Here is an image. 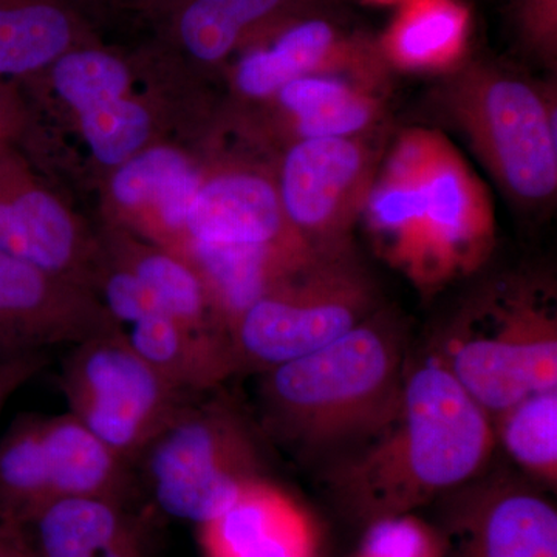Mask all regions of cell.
Listing matches in <instances>:
<instances>
[{"label": "cell", "instance_id": "4dcf8cb0", "mask_svg": "<svg viewBox=\"0 0 557 557\" xmlns=\"http://www.w3.org/2000/svg\"><path fill=\"white\" fill-rule=\"evenodd\" d=\"M14 116L9 95L0 87V138L14 129Z\"/></svg>", "mask_w": 557, "mask_h": 557}, {"label": "cell", "instance_id": "d4e9b609", "mask_svg": "<svg viewBox=\"0 0 557 557\" xmlns=\"http://www.w3.org/2000/svg\"><path fill=\"white\" fill-rule=\"evenodd\" d=\"M512 460L539 482H557V391L530 395L493 421Z\"/></svg>", "mask_w": 557, "mask_h": 557}, {"label": "cell", "instance_id": "277c9868", "mask_svg": "<svg viewBox=\"0 0 557 557\" xmlns=\"http://www.w3.org/2000/svg\"><path fill=\"white\" fill-rule=\"evenodd\" d=\"M429 354L491 420L530 395L557 391L555 288L527 274L487 282L458 307Z\"/></svg>", "mask_w": 557, "mask_h": 557}, {"label": "cell", "instance_id": "5bb4252c", "mask_svg": "<svg viewBox=\"0 0 557 557\" xmlns=\"http://www.w3.org/2000/svg\"><path fill=\"white\" fill-rule=\"evenodd\" d=\"M159 519L149 505L67 497L13 530L32 557H153Z\"/></svg>", "mask_w": 557, "mask_h": 557}, {"label": "cell", "instance_id": "ba28073f", "mask_svg": "<svg viewBox=\"0 0 557 557\" xmlns=\"http://www.w3.org/2000/svg\"><path fill=\"white\" fill-rule=\"evenodd\" d=\"M61 388L69 412L134 468L188 395L139 357L119 329L69 348Z\"/></svg>", "mask_w": 557, "mask_h": 557}, {"label": "cell", "instance_id": "9a60e30c", "mask_svg": "<svg viewBox=\"0 0 557 557\" xmlns=\"http://www.w3.org/2000/svg\"><path fill=\"white\" fill-rule=\"evenodd\" d=\"M0 251L90 292L97 277L95 255L69 212L28 185L5 153H0Z\"/></svg>", "mask_w": 557, "mask_h": 557}, {"label": "cell", "instance_id": "f546056e", "mask_svg": "<svg viewBox=\"0 0 557 557\" xmlns=\"http://www.w3.org/2000/svg\"><path fill=\"white\" fill-rule=\"evenodd\" d=\"M0 557H32L13 528L0 525Z\"/></svg>", "mask_w": 557, "mask_h": 557}, {"label": "cell", "instance_id": "52a82bcc", "mask_svg": "<svg viewBox=\"0 0 557 557\" xmlns=\"http://www.w3.org/2000/svg\"><path fill=\"white\" fill-rule=\"evenodd\" d=\"M379 309V287L354 244L317 249L230 330L237 375L263 373L329 346Z\"/></svg>", "mask_w": 557, "mask_h": 557}, {"label": "cell", "instance_id": "8992f818", "mask_svg": "<svg viewBox=\"0 0 557 557\" xmlns=\"http://www.w3.org/2000/svg\"><path fill=\"white\" fill-rule=\"evenodd\" d=\"M440 109L516 205L541 208L557 190V106L552 87L463 62L446 75Z\"/></svg>", "mask_w": 557, "mask_h": 557}, {"label": "cell", "instance_id": "4fadbf2b", "mask_svg": "<svg viewBox=\"0 0 557 557\" xmlns=\"http://www.w3.org/2000/svg\"><path fill=\"white\" fill-rule=\"evenodd\" d=\"M443 531L446 557H557V511L508 479L469 487Z\"/></svg>", "mask_w": 557, "mask_h": 557}, {"label": "cell", "instance_id": "d6986e66", "mask_svg": "<svg viewBox=\"0 0 557 557\" xmlns=\"http://www.w3.org/2000/svg\"><path fill=\"white\" fill-rule=\"evenodd\" d=\"M54 498L102 497L135 504L134 468L70 412L42 416Z\"/></svg>", "mask_w": 557, "mask_h": 557}, {"label": "cell", "instance_id": "9c48e42d", "mask_svg": "<svg viewBox=\"0 0 557 557\" xmlns=\"http://www.w3.org/2000/svg\"><path fill=\"white\" fill-rule=\"evenodd\" d=\"M366 137L311 138L288 145L276 186L293 230L311 248L351 244L383 149Z\"/></svg>", "mask_w": 557, "mask_h": 557}, {"label": "cell", "instance_id": "f1b7e54d", "mask_svg": "<svg viewBox=\"0 0 557 557\" xmlns=\"http://www.w3.org/2000/svg\"><path fill=\"white\" fill-rule=\"evenodd\" d=\"M46 366V354L0 361V413L10 398L39 375Z\"/></svg>", "mask_w": 557, "mask_h": 557}, {"label": "cell", "instance_id": "1f68e13d", "mask_svg": "<svg viewBox=\"0 0 557 557\" xmlns=\"http://www.w3.org/2000/svg\"><path fill=\"white\" fill-rule=\"evenodd\" d=\"M364 3H370V5H405V3L410 2V0H362Z\"/></svg>", "mask_w": 557, "mask_h": 557}, {"label": "cell", "instance_id": "83f0119b", "mask_svg": "<svg viewBox=\"0 0 557 557\" xmlns=\"http://www.w3.org/2000/svg\"><path fill=\"white\" fill-rule=\"evenodd\" d=\"M516 20L528 49L549 64L555 62L557 0H516Z\"/></svg>", "mask_w": 557, "mask_h": 557}, {"label": "cell", "instance_id": "cb8c5ba5", "mask_svg": "<svg viewBox=\"0 0 557 557\" xmlns=\"http://www.w3.org/2000/svg\"><path fill=\"white\" fill-rule=\"evenodd\" d=\"M119 259L115 260L116 265L135 274L171 317L186 327L230 343L203 282L185 259L153 249H135L124 252Z\"/></svg>", "mask_w": 557, "mask_h": 557}, {"label": "cell", "instance_id": "4316f807", "mask_svg": "<svg viewBox=\"0 0 557 557\" xmlns=\"http://www.w3.org/2000/svg\"><path fill=\"white\" fill-rule=\"evenodd\" d=\"M358 557H446V541L416 515L395 516L366 527Z\"/></svg>", "mask_w": 557, "mask_h": 557}, {"label": "cell", "instance_id": "30bf717a", "mask_svg": "<svg viewBox=\"0 0 557 557\" xmlns=\"http://www.w3.org/2000/svg\"><path fill=\"white\" fill-rule=\"evenodd\" d=\"M112 329L90 289L0 251V361L72 347Z\"/></svg>", "mask_w": 557, "mask_h": 557}, {"label": "cell", "instance_id": "44dd1931", "mask_svg": "<svg viewBox=\"0 0 557 557\" xmlns=\"http://www.w3.org/2000/svg\"><path fill=\"white\" fill-rule=\"evenodd\" d=\"M302 14L298 0H180L172 32L189 58L219 64Z\"/></svg>", "mask_w": 557, "mask_h": 557}, {"label": "cell", "instance_id": "ffe728a7", "mask_svg": "<svg viewBox=\"0 0 557 557\" xmlns=\"http://www.w3.org/2000/svg\"><path fill=\"white\" fill-rule=\"evenodd\" d=\"M469 28L471 16L460 0H410L376 46L391 70L448 75L465 62Z\"/></svg>", "mask_w": 557, "mask_h": 557}, {"label": "cell", "instance_id": "e0dca14e", "mask_svg": "<svg viewBox=\"0 0 557 557\" xmlns=\"http://www.w3.org/2000/svg\"><path fill=\"white\" fill-rule=\"evenodd\" d=\"M197 531L203 557H318L321 544L313 516L267 478Z\"/></svg>", "mask_w": 557, "mask_h": 557}, {"label": "cell", "instance_id": "6da1fadb", "mask_svg": "<svg viewBox=\"0 0 557 557\" xmlns=\"http://www.w3.org/2000/svg\"><path fill=\"white\" fill-rule=\"evenodd\" d=\"M496 432L485 409L434 355L408 366L397 408L329 469L330 493L355 522L413 515L486 467Z\"/></svg>", "mask_w": 557, "mask_h": 557}, {"label": "cell", "instance_id": "7c38bea8", "mask_svg": "<svg viewBox=\"0 0 557 557\" xmlns=\"http://www.w3.org/2000/svg\"><path fill=\"white\" fill-rule=\"evenodd\" d=\"M54 89L79 115L81 131L104 166H120L148 141V110L126 98L131 73L115 54L90 47L69 50L51 64Z\"/></svg>", "mask_w": 557, "mask_h": 557}, {"label": "cell", "instance_id": "484cf974", "mask_svg": "<svg viewBox=\"0 0 557 557\" xmlns=\"http://www.w3.org/2000/svg\"><path fill=\"white\" fill-rule=\"evenodd\" d=\"M193 170L189 160L172 148H150L124 161L113 175L110 193L123 207L156 201L172 183Z\"/></svg>", "mask_w": 557, "mask_h": 557}, {"label": "cell", "instance_id": "7a4b0ae2", "mask_svg": "<svg viewBox=\"0 0 557 557\" xmlns=\"http://www.w3.org/2000/svg\"><path fill=\"white\" fill-rule=\"evenodd\" d=\"M376 252L424 296L482 269L496 244L486 186L442 132L403 131L361 218Z\"/></svg>", "mask_w": 557, "mask_h": 557}, {"label": "cell", "instance_id": "7402d4cb", "mask_svg": "<svg viewBox=\"0 0 557 557\" xmlns=\"http://www.w3.org/2000/svg\"><path fill=\"white\" fill-rule=\"evenodd\" d=\"M78 38L65 0H0V78L50 67Z\"/></svg>", "mask_w": 557, "mask_h": 557}, {"label": "cell", "instance_id": "2e32d148", "mask_svg": "<svg viewBox=\"0 0 557 557\" xmlns=\"http://www.w3.org/2000/svg\"><path fill=\"white\" fill-rule=\"evenodd\" d=\"M182 231V247L311 248L285 218L276 180L255 171H226L201 182Z\"/></svg>", "mask_w": 557, "mask_h": 557}, {"label": "cell", "instance_id": "5b68a950", "mask_svg": "<svg viewBox=\"0 0 557 557\" xmlns=\"http://www.w3.org/2000/svg\"><path fill=\"white\" fill-rule=\"evenodd\" d=\"M215 391L188 399L135 460L138 487L160 518L203 525L265 478L255 426Z\"/></svg>", "mask_w": 557, "mask_h": 557}, {"label": "cell", "instance_id": "3957f363", "mask_svg": "<svg viewBox=\"0 0 557 557\" xmlns=\"http://www.w3.org/2000/svg\"><path fill=\"white\" fill-rule=\"evenodd\" d=\"M406 359L403 325L376 310L329 346L260 373V426L304 458L346 456L394 413Z\"/></svg>", "mask_w": 557, "mask_h": 557}, {"label": "cell", "instance_id": "ac0fdd59", "mask_svg": "<svg viewBox=\"0 0 557 557\" xmlns=\"http://www.w3.org/2000/svg\"><path fill=\"white\" fill-rule=\"evenodd\" d=\"M383 86L346 75H314L292 81L273 101L288 145L302 139L366 137L384 116Z\"/></svg>", "mask_w": 557, "mask_h": 557}, {"label": "cell", "instance_id": "603a6c76", "mask_svg": "<svg viewBox=\"0 0 557 557\" xmlns=\"http://www.w3.org/2000/svg\"><path fill=\"white\" fill-rule=\"evenodd\" d=\"M54 500L42 416L25 413L0 438V525L21 527Z\"/></svg>", "mask_w": 557, "mask_h": 557}, {"label": "cell", "instance_id": "8fae6325", "mask_svg": "<svg viewBox=\"0 0 557 557\" xmlns=\"http://www.w3.org/2000/svg\"><path fill=\"white\" fill-rule=\"evenodd\" d=\"M263 39L245 51L234 69V86L251 100H270L285 84L314 75L354 76L387 86L392 70L376 39L322 17L302 14Z\"/></svg>", "mask_w": 557, "mask_h": 557}]
</instances>
